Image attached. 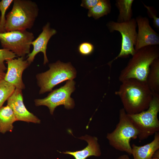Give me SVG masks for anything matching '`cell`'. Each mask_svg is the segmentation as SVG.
<instances>
[{"label":"cell","mask_w":159,"mask_h":159,"mask_svg":"<svg viewBox=\"0 0 159 159\" xmlns=\"http://www.w3.org/2000/svg\"><path fill=\"white\" fill-rule=\"evenodd\" d=\"M116 159H130V158L128 155L124 154L120 155Z\"/></svg>","instance_id":"4316f807"},{"label":"cell","mask_w":159,"mask_h":159,"mask_svg":"<svg viewBox=\"0 0 159 159\" xmlns=\"http://www.w3.org/2000/svg\"><path fill=\"white\" fill-rule=\"evenodd\" d=\"M34 37L26 30L12 31L0 33V42L3 49L14 53L19 57L24 58L30 53Z\"/></svg>","instance_id":"ba28073f"},{"label":"cell","mask_w":159,"mask_h":159,"mask_svg":"<svg viewBox=\"0 0 159 159\" xmlns=\"http://www.w3.org/2000/svg\"><path fill=\"white\" fill-rule=\"evenodd\" d=\"M49 69L36 75L39 94L52 91L57 85L67 80H72L76 75L75 68L70 63H64L59 60L49 65Z\"/></svg>","instance_id":"5b68a950"},{"label":"cell","mask_w":159,"mask_h":159,"mask_svg":"<svg viewBox=\"0 0 159 159\" xmlns=\"http://www.w3.org/2000/svg\"><path fill=\"white\" fill-rule=\"evenodd\" d=\"M121 83L115 93L120 98L126 113L135 114L147 110L153 95L146 82L131 79Z\"/></svg>","instance_id":"6da1fadb"},{"label":"cell","mask_w":159,"mask_h":159,"mask_svg":"<svg viewBox=\"0 0 159 159\" xmlns=\"http://www.w3.org/2000/svg\"><path fill=\"white\" fill-rule=\"evenodd\" d=\"M16 88L4 80L0 81V108L13 93Z\"/></svg>","instance_id":"ffe728a7"},{"label":"cell","mask_w":159,"mask_h":159,"mask_svg":"<svg viewBox=\"0 0 159 159\" xmlns=\"http://www.w3.org/2000/svg\"><path fill=\"white\" fill-rule=\"evenodd\" d=\"M143 4L147 10L150 16L153 19V23L154 26L157 29L159 28V18L157 17L153 11V9L151 7L145 5L143 3Z\"/></svg>","instance_id":"cb8c5ba5"},{"label":"cell","mask_w":159,"mask_h":159,"mask_svg":"<svg viewBox=\"0 0 159 159\" xmlns=\"http://www.w3.org/2000/svg\"><path fill=\"white\" fill-rule=\"evenodd\" d=\"M151 159H159V158L157 157H152Z\"/></svg>","instance_id":"83f0119b"},{"label":"cell","mask_w":159,"mask_h":159,"mask_svg":"<svg viewBox=\"0 0 159 159\" xmlns=\"http://www.w3.org/2000/svg\"><path fill=\"white\" fill-rule=\"evenodd\" d=\"M111 9L110 1L99 0L96 5L89 10L87 15L88 17L92 16L97 19L109 13Z\"/></svg>","instance_id":"d6986e66"},{"label":"cell","mask_w":159,"mask_h":159,"mask_svg":"<svg viewBox=\"0 0 159 159\" xmlns=\"http://www.w3.org/2000/svg\"><path fill=\"white\" fill-rule=\"evenodd\" d=\"M14 0H2L0 1V11L1 12L0 21V33L5 32L4 26L6 21V11Z\"/></svg>","instance_id":"44dd1931"},{"label":"cell","mask_w":159,"mask_h":159,"mask_svg":"<svg viewBox=\"0 0 159 159\" xmlns=\"http://www.w3.org/2000/svg\"><path fill=\"white\" fill-rule=\"evenodd\" d=\"M7 105L12 110L17 121L39 124L40 120L33 113L29 112L23 102L22 90L16 88L7 100Z\"/></svg>","instance_id":"8fae6325"},{"label":"cell","mask_w":159,"mask_h":159,"mask_svg":"<svg viewBox=\"0 0 159 159\" xmlns=\"http://www.w3.org/2000/svg\"><path fill=\"white\" fill-rule=\"evenodd\" d=\"M99 0H83L81 6L90 10L95 6L98 3Z\"/></svg>","instance_id":"d4e9b609"},{"label":"cell","mask_w":159,"mask_h":159,"mask_svg":"<svg viewBox=\"0 0 159 159\" xmlns=\"http://www.w3.org/2000/svg\"><path fill=\"white\" fill-rule=\"evenodd\" d=\"M135 19L138 29L135 46V52L145 46L158 45L159 34L150 26L148 18L139 15Z\"/></svg>","instance_id":"30bf717a"},{"label":"cell","mask_w":159,"mask_h":159,"mask_svg":"<svg viewBox=\"0 0 159 159\" xmlns=\"http://www.w3.org/2000/svg\"><path fill=\"white\" fill-rule=\"evenodd\" d=\"M16 55L11 51L3 49H0V68L4 71L7 69L4 61L8 59H14Z\"/></svg>","instance_id":"7402d4cb"},{"label":"cell","mask_w":159,"mask_h":159,"mask_svg":"<svg viewBox=\"0 0 159 159\" xmlns=\"http://www.w3.org/2000/svg\"><path fill=\"white\" fill-rule=\"evenodd\" d=\"M133 0H117L115 5L119 11L117 22H123L129 21L132 19V5Z\"/></svg>","instance_id":"ac0fdd59"},{"label":"cell","mask_w":159,"mask_h":159,"mask_svg":"<svg viewBox=\"0 0 159 159\" xmlns=\"http://www.w3.org/2000/svg\"><path fill=\"white\" fill-rule=\"evenodd\" d=\"M159 57L158 45L148 46L141 48L135 52L121 71L119 81L122 82L134 79L146 82L150 65Z\"/></svg>","instance_id":"7a4b0ae2"},{"label":"cell","mask_w":159,"mask_h":159,"mask_svg":"<svg viewBox=\"0 0 159 159\" xmlns=\"http://www.w3.org/2000/svg\"><path fill=\"white\" fill-rule=\"evenodd\" d=\"M17 120L11 109L8 105L0 108V132L4 134L11 132L13 123Z\"/></svg>","instance_id":"e0dca14e"},{"label":"cell","mask_w":159,"mask_h":159,"mask_svg":"<svg viewBox=\"0 0 159 159\" xmlns=\"http://www.w3.org/2000/svg\"><path fill=\"white\" fill-rule=\"evenodd\" d=\"M57 33L56 30L50 27V24L48 22L43 26L42 31L38 37L32 43L33 48L32 52L27 55V62L30 64L33 61L36 55L41 52L44 54V64L49 62L46 55V50L48 43L50 38Z\"/></svg>","instance_id":"4fadbf2b"},{"label":"cell","mask_w":159,"mask_h":159,"mask_svg":"<svg viewBox=\"0 0 159 159\" xmlns=\"http://www.w3.org/2000/svg\"><path fill=\"white\" fill-rule=\"evenodd\" d=\"M159 111V97L153 96L148 108L146 110L128 116L139 131L140 140L147 138L159 130L158 115Z\"/></svg>","instance_id":"8992f818"},{"label":"cell","mask_w":159,"mask_h":159,"mask_svg":"<svg viewBox=\"0 0 159 159\" xmlns=\"http://www.w3.org/2000/svg\"><path fill=\"white\" fill-rule=\"evenodd\" d=\"M155 134L153 140L143 146L133 144L131 146L132 155L134 159H151L154 153L159 149V133Z\"/></svg>","instance_id":"9a60e30c"},{"label":"cell","mask_w":159,"mask_h":159,"mask_svg":"<svg viewBox=\"0 0 159 159\" xmlns=\"http://www.w3.org/2000/svg\"><path fill=\"white\" fill-rule=\"evenodd\" d=\"M75 85L73 80H68L64 86L52 91L46 97L35 100V105L47 106L51 115L53 114L55 108L61 105H64L67 109L72 108L74 102L70 96L75 89Z\"/></svg>","instance_id":"9c48e42d"},{"label":"cell","mask_w":159,"mask_h":159,"mask_svg":"<svg viewBox=\"0 0 159 159\" xmlns=\"http://www.w3.org/2000/svg\"><path fill=\"white\" fill-rule=\"evenodd\" d=\"M138 135V129L122 108L119 111V122L114 130L107 134V138L110 145L115 149L131 155L130 140L136 139Z\"/></svg>","instance_id":"277c9868"},{"label":"cell","mask_w":159,"mask_h":159,"mask_svg":"<svg viewBox=\"0 0 159 159\" xmlns=\"http://www.w3.org/2000/svg\"><path fill=\"white\" fill-rule=\"evenodd\" d=\"M80 138L87 142L88 145L85 148L81 150L72 152L66 151L62 153L70 155L73 156L75 159H86L90 156L98 157L101 155V150L96 137L86 135Z\"/></svg>","instance_id":"5bb4252c"},{"label":"cell","mask_w":159,"mask_h":159,"mask_svg":"<svg viewBox=\"0 0 159 159\" xmlns=\"http://www.w3.org/2000/svg\"><path fill=\"white\" fill-rule=\"evenodd\" d=\"M6 61L7 64V71L4 80L16 88L21 90L24 89L25 86L22 81V74L24 70L30 64L23 57Z\"/></svg>","instance_id":"7c38bea8"},{"label":"cell","mask_w":159,"mask_h":159,"mask_svg":"<svg viewBox=\"0 0 159 159\" xmlns=\"http://www.w3.org/2000/svg\"><path fill=\"white\" fill-rule=\"evenodd\" d=\"M93 45L89 42H85L81 43L78 47L79 53L83 55H88L90 54L94 50Z\"/></svg>","instance_id":"603a6c76"},{"label":"cell","mask_w":159,"mask_h":159,"mask_svg":"<svg viewBox=\"0 0 159 159\" xmlns=\"http://www.w3.org/2000/svg\"><path fill=\"white\" fill-rule=\"evenodd\" d=\"M11 10L6 15V32L31 29L39 14L37 4L30 0H14Z\"/></svg>","instance_id":"3957f363"},{"label":"cell","mask_w":159,"mask_h":159,"mask_svg":"<svg viewBox=\"0 0 159 159\" xmlns=\"http://www.w3.org/2000/svg\"><path fill=\"white\" fill-rule=\"evenodd\" d=\"M146 83L153 96L159 97V58L155 59L150 65Z\"/></svg>","instance_id":"2e32d148"},{"label":"cell","mask_w":159,"mask_h":159,"mask_svg":"<svg viewBox=\"0 0 159 159\" xmlns=\"http://www.w3.org/2000/svg\"><path fill=\"white\" fill-rule=\"evenodd\" d=\"M5 74L4 71L0 68V81L4 79Z\"/></svg>","instance_id":"484cf974"},{"label":"cell","mask_w":159,"mask_h":159,"mask_svg":"<svg viewBox=\"0 0 159 159\" xmlns=\"http://www.w3.org/2000/svg\"><path fill=\"white\" fill-rule=\"evenodd\" d=\"M137 26L136 20L134 18L123 22L111 21L107 23V26L110 32L118 31L122 36L120 52L116 57L109 62L110 65L119 58L127 57L130 55L132 56L135 54L136 52L135 46L137 34Z\"/></svg>","instance_id":"52a82bcc"},{"label":"cell","mask_w":159,"mask_h":159,"mask_svg":"<svg viewBox=\"0 0 159 159\" xmlns=\"http://www.w3.org/2000/svg\"><path fill=\"white\" fill-rule=\"evenodd\" d=\"M0 20H1V15H0Z\"/></svg>","instance_id":"f1b7e54d"}]
</instances>
